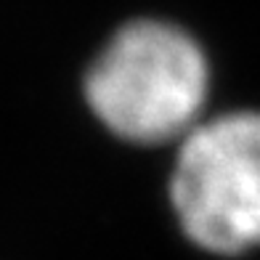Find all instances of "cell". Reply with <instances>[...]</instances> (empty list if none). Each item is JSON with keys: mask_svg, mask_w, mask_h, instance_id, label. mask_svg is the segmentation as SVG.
<instances>
[{"mask_svg": "<svg viewBox=\"0 0 260 260\" xmlns=\"http://www.w3.org/2000/svg\"><path fill=\"white\" fill-rule=\"evenodd\" d=\"M82 96L114 138L136 146L178 144L205 120L210 61L183 27L133 19L85 69Z\"/></svg>", "mask_w": 260, "mask_h": 260, "instance_id": "obj_1", "label": "cell"}, {"mask_svg": "<svg viewBox=\"0 0 260 260\" xmlns=\"http://www.w3.org/2000/svg\"><path fill=\"white\" fill-rule=\"evenodd\" d=\"M168 197L178 229L202 252L260 247V109L199 122L175 144Z\"/></svg>", "mask_w": 260, "mask_h": 260, "instance_id": "obj_2", "label": "cell"}]
</instances>
